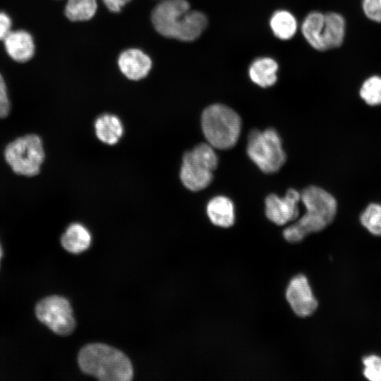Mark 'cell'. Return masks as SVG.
Listing matches in <instances>:
<instances>
[{
    "mask_svg": "<svg viewBox=\"0 0 381 381\" xmlns=\"http://www.w3.org/2000/svg\"><path fill=\"white\" fill-rule=\"evenodd\" d=\"M152 22L162 36L190 42L198 38L207 25L206 16L190 11L186 0H165L152 11Z\"/></svg>",
    "mask_w": 381,
    "mask_h": 381,
    "instance_id": "6da1fadb",
    "label": "cell"
},
{
    "mask_svg": "<svg viewBox=\"0 0 381 381\" xmlns=\"http://www.w3.org/2000/svg\"><path fill=\"white\" fill-rule=\"evenodd\" d=\"M301 200L306 212L283 231L284 238L290 243L299 242L308 234L322 231L333 221L337 213L335 198L320 187L310 186L304 188Z\"/></svg>",
    "mask_w": 381,
    "mask_h": 381,
    "instance_id": "7a4b0ae2",
    "label": "cell"
},
{
    "mask_svg": "<svg viewBox=\"0 0 381 381\" xmlns=\"http://www.w3.org/2000/svg\"><path fill=\"white\" fill-rule=\"evenodd\" d=\"M78 362L83 373L102 381H129L133 369L129 358L121 351L104 344L85 346Z\"/></svg>",
    "mask_w": 381,
    "mask_h": 381,
    "instance_id": "3957f363",
    "label": "cell"
},
{
    "mask_svg": "<svg viewBox=\"0 0 381 381\" xmlns=\"http://www.w3.org/2000/svg\"><path fill=\"white\" fill-rule=\"evenodd\" d=\"M201 126L211 146L226 150L234 147L238 140L241 119L231 108L222 104H214L203 111Z\"/></svg>",
    "mask_w": 381,
    "mask_h": 381,
    "instance_id": "277c9868",
    "label": "cell"
},
{
    "mask_svg": "<svg viewBox=\"0 0 381 381\" xmlns=\"http://www.w3.org/2000/svg\"><path fill=\"white\" fill-rule=\"evenodd\" d=\"M218 158L210 144L200 143L185 153L180 178L186 188L198 191L207 188L213 179Z\"/></svg>",
    "mask_w": 381,
    "mask_h": 381,
    "instance_id": "5b68a950",
    "label": "cell"
},
{
    "mask_svg": "<svg viewBox=\"0 0 381 381\" xmlns=\"http://www.w3.org/2000/svg\"><path fill=\"white\" fill-rule=\"evenodd\" d=\"M247 153L249 158L264 173H275L286 162L281 138L273 128L252 130L248 137Z\"/></svg>",
    "mask_w": 381,
    "mask_h": 381,
    "instance_id": "8992f818",
    "label": "cell"
},
{
    "mask_svg": "<svg viewBox=\"0 0 381 381\" xmlns=\"http://www.w3.org/2000/svg\"><path fill=\"white\" fill-rule=\"evenodd\" d=\"M4 157L16 174L35 176L39 174L45 157L42 139L35 134L18 138L7 145Z\"/></svg>",
    "mask_w": 381,
    "mask_h": 381,
    "instance_id": "52a82bcc",
    "label": "cell"
},
{
    "mask_svg": "<svg viewBox=\"0 0 381 381\" xmlns=\"http://www.w3.org/2000/svg\"><path fill=\"white\" fill-rule=\"evenodd\" d=\"M37 319L56 334L67 336L73 332L75 321L68 301L59 296L46 297L35 307Z\"/></svg>",
    "mask_w": 381,
    "mask_h": 381,
    "instance_id": "ba28073f",
    "label": "cell"
},
{
    "mask_svg": "<svg viewBox=\"0 0 381 381\" xmlns=\"http://www.w3.org/2000/svg\"><path fill=\"white\" fill-rule=\"evenodd\" d=\"M300 200L301 193L293 188L288 189L284 198L270 194L265 201L266 216L279 226L294 221L299 214L298 203Z\"/></svg>",
    "mask_w": 381,
    "mask_h": 381,
    "instance_id": "9c48e42d",
    "label": "cell"
},
{
    "mask_svg": "<svg viewBox=\"0 0 381 381\" xmlns=\"http://www.w3.org/2000/svg\"><path fill=\"white\" fill-rule=\"evenodd\" d=\"M286 298L293 311L301 318L313 314L318 306L308 279L303 274H298L290 281Z\"/></svg>",
    "mask_w": 381,
    "mask_h": 381,
    "instance_id": "30bf717a",
    "label": "cell"
},
{
    "mask_svg": "<svg viewBox=\"0 0 381 381\" xmlns=\"http://www.w3.org/2000/svg\"><path fill=\"white\" fill-rule=\"evenodd\" d=\"M346 20L336 12L325 13L320 29V52L338 48L341 46L346 35Z\"/></svg>",
    "mask_w": 381,
    "mask_h": 381,
    "instance_id": "8fae6325",
    "label": "cell"
},
{
    "mask_svg": "<svg viewBox=\"0 0 381 381\" xmlns=\"http://www.w3.org/2000/svg\"><path fill=\"white\" fill-rule=\"evenodd\" d=\"M118 64L123 74L133 80L145 78L152 67L150 58L138 49L123 52L119 57Z\"/></svg>",
    "mask_w": 381,
    "mask_h": 381,
    "instance_id": "7c38bea8",
    "label": "cell"
},
{
    "mask_svg": "<svg viewBox=\"0 0 381 381\" xmlns=\"http://www.w3.org/2000/svg\"><path fill=\"white\" fill-rule=\"evenodd\" d=\"M4 41L7 54L16 61L21 63L28 61L34 55L33 38L25 30L10 31Z\"/></svg>",
    "mask_w": 381,
    "mask_h": 381,
    "instance_id": "4fadbf2b",
    "label": "cell"
},
{
    "mask_svg": "<svg viewBox=\"0 0 381 381\" xmlns=\"http://www.w3.org/2000/svg\"><path fill=\"white\" fill-rule=\"evenodd\" d=\"M207 213L216 226L228 228L234 224V204L226 196L218 195L211 199L207 205Z\"/></svg>",
    "mask_w": 381,
    "mask_h": 381,
    "instance_id": "5bb4252c",
    "label": "cell"
},
{
    "mask_svg": "<svg viewBox=\"0 0 381 381\" xmlns=\"http://www.w3.org/2000/svg\"><path fill=\"white\" fill-rule=\"evenodd\" d=\"M278 64L270 57L256 59L250 64L248 73L250 80L262 87L273 85L277 80Z\"/></svg>",
    "mask_w": 381,
    "mask_h": 381,
    "instance_id": "9a60e30c",
    "label": "cell"
},
{
    "mask_svg": "<svg viewBox=\"0 0 381 381\" xmlns=\"http://www.w3.org/2000/svg\"><path fill=\"white\" fill-rule=\"evenodd\" d=\"M61 245L68 252L78 254L87 250L91 243V235L82 224H71L61 237Z\"/></svg>",
    "mask_w": 381,
    "mask_h": 381,
    "instance_id": "2e32d148",
    "label": "cell"
},
{
    "mask_svg": "<svg viewBox=\"0 0 381 381\" xmlns=\"http://www.w3.org/2000/svg\"><path fill=\"white\" fill-rule=\"evenodd\" d=\"M95 128L99 140L108 145L116 144L123 132L120 119L109 114L101 115L96 119Z\"/></svg>",
    "mask_w": 381,
    "mask_h": 381,
    "instance_id": "e0dca14e",
    "label": "cell"
},
{
    "mask_svg": "<svg viewBox=\"0 0 381 381\" xmlns=\"http://www.w3.org/2000/svg\"><path fill=\"white\" fill-rule=\"evenodd\" d=\"M270 25L274 36L282 40L292 38L297 30L296 19L286 10L275 11L270 20Z\"/></svg>",
    "mask_w": 381,
    "mask_h": 381,
    "instance_id": "ac0fdd59",
    "label": "cell"
},
{
    "mask_svg": "<svg viewBox=\"0 0 381 381\" xmlns=\"http://www.w3.org/2000/svg\"><path fill=\"white\" fill-rule=\"evenodd\" d=\"M324 18L325 13L313 11L307 15L301 25V32L304 38L318 51H320V28Z\"/></svg>",
    "mask_w": 381,
    "mask_h": 381,
    "instance_id": "d6986e66",
    "label": "cell"
},
{
    "mask_svg": "<svg viewBox=\"0 0 381 381\" xmlns=\"http://www.w3.org/2000/svg\"><path fill=\"white\" fill-rule=\"evenodd\" d=\"M97 11V0H68L65 15L71 21L91 19Z\"/></svg>",
    "mask_w": 381,
    "mask_h": 381,
    "instance_id": "ffe728a7",
    "label": "cell"
},
{
    "mask_svg": "<svg viewBox=\"0 0 381 381\" xmlns=\"http://www.w3.org/2000/svg\"><path fill=\"white\" fill-rule=\"evenodd\" d=\"M359 95L368 105L381 104V76L373 75L367 78L361 86Z\"/></svg>",
    "mask_w": 381,
    "mask_h": 381,
    "instance_id": "44dd1931",
    "label": "cell"
},
{
    "mask_svg": "<svg viewBox=\"0 0 381 381\" xmlns=\"http://www.w3.org/2000/svg\"><path fill=\"white\" fill-rule=\"evenodd\" d=\"M360 221L371 234L381 236V205L369 204L361 213Z\"/></svg>",
    "mask_w": 381,
    "mask_h": 381,
    "instance_id": "7402d4cb",
    "label": "cell"
},
{
    "mask_svg": "<svg viewBox=\"0 0 381 381\" xmlns=\"http://www.w3.org/2000/svg\"><path fill=\"white\" fill-rule=\"evenodd\" d=\"M363 376L370 381H381V357L372 354L363 358Z\"/></svg>",
    "mask_w": 381,
    "mask_h": 381,
    "instance_id": "603a6c76",
    "label": "cell"
},
{
    "mask_svg": "<svg viewBox=\"0 0 381 381\" xmlns=\"http://www.w3.org/2000/svg\"><path fill=\"white\" fill-rule=\"evenodd\" d=\"M361 8L368 20L381 23V0H362Z\"/></svg>",
    "mask_w": 381,
    "mask_h": 381,
    "instance_id": "cb8c5ba5",
    "label": "cell"
},
{
    "mask_svg": "<svg viewBox=\"0 0 381 381\" xmlns=\"http://www.w3.org/2000/svg\"><path fill=\"white\" fill-rule=\"evenodd\" d=\"M10 111V102L4 78L0 73V118L8 116Z\"/></svg>",
    "mask_w": 381,
    "mask_h": 381,
    "instance_id": "d4e9b609",
    "label": "cell"
},
{
    "mask_svg": "<svg viewBox=\"0 0 381 381\" xmlns=\"http://www.w3.org/2000/svg\"><path fill=\"white\" fill-rule=\"evenodd\" d=\"M11 27V20L10 17L4 12H0V40H4L10 32Z\"/></svg>",
    "mask_w": 381,
    "mask_h": 381,
    "instance_id": "484cf974",
    "label": "cell"
},
{
    "mask_svg": "<svg viewBox=\"0 0 381 381\" xmlns=\"http://www.w3.org/2000/svg\"><path fill=\"white\" fill-rule=\"evenodd\" d=\"M131 0H103L107 8L111 12L117 13L121 11Z\"/></svg>",
    "mask_w": 381,
    "mask_h": 381,
    "instance_id": "4316f807",
    "label": "cell"
},
{
    "mask_svg": "<svg viewBox=\"0 0 381 381\" xmlns=\"http://www.w3.org/2000/svg\"><path fill=\"white\" fill-rule=\"evenodd\" d=\"M1 257H2V249H1V245H0V261H1Z\"/></svg>",
    "mask_w": 381,
    "mask_h": 381,
    "instance_id": "83f0119b",
    "label": "cell"
}]
</instances>
